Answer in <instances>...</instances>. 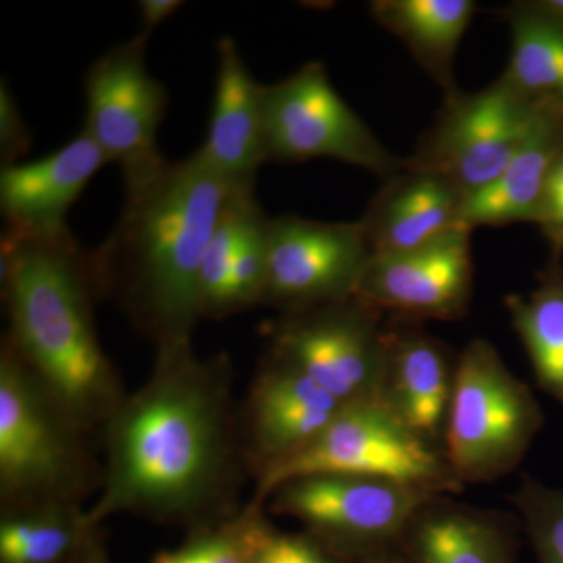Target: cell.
<instances>
[{
	"label": "cell",
	"mask_w": 563,
	"mask_h": 563,
	"mask_svg": "<svg viewBox=\"0 0 563 563\" xmlns=\"http://www.w3.org/2000/svg\"><path fill=\"white\" fill-rule=\"evenodd\" d=\"M239 409L228 354L199 355L192 343L157 347L146 383L99 432L102 481L87 507L90 525L132 515L191 531L239 514L251 477Z\"/></svg>",
	"instance_id": "6da1fadb"
},
{
	"label": "cell",
	"mask_w": 563,
	"mask_h": 563,
	"mask_svg": "<svg viewBox=\"0 0 563 563\" xmlns=\"http://www.w3.org/2000/svg\"><path fill=\"white\" fill-rule=\"evenodd\" d=\"M122 177L120 220L88 252L99 301L117 303L155 350L192 343L203 255L231 188L198 151L184 161L161 155Z\"/></svg>",
	"instance_id": "7a4b0ae2"
},
{
	"label": "cell",
	"mask_w": 563,
	"mask_h": 563,
	"mask_svg": "<svg viewBox=\"0 0 563 563\" xmlns=\"http://www.w3.org/2000/svg\"><path fill=\"white\" fill-rule=\"evenodd\" d=\"M0 288L9 318L2 339L63 407L99 437L128 391L99 340V298L88 252L69 229L49 235L3 231Z\"/></svg>",
	"instance_id": "3957f363"
},
{
	"label": "cell",
	"mask_w": 563,
	"mask_h": 563,
	"mask_svg": "<svg viewBox=\"0 0 563 563\" xmlns=\"http://www.w3.org/2000/svg\"><path fill=\"white\" fill-rule=\"evenodd\" d=\"M102 481L99 437L63 407L5 339L0 346V510L85 506Z\"/></svg>",
	"instance_id": "277c9868"
},
{
	"label": "cell",
	"mask_w": 563,
	"mask_h": 563,
	"mask_svg": "<svg viewBox=\"0 0 563 563\" xmlns=\"http://www.w3.org/2000/svg\"><path fill=\"white\" fill-rule=\"evenodd\" d=\"M531 388L490 342L473 340L457 357L443 454L459 483L490 484L515 472L542 431Z\"/></svg>",
	"instance_id": "5b68a950"
},
{
	"label": "cell",
	"mask_w": 563,
	"mask_h": 563,
	"mask_svg": "<svg viewBox=\"0 0 563 563\" xmlns=\"http://www.w3.org/2000/svg\"><path fill=\"white\" fill-rule=\"evenodd\" d=\"M435 493L395 481L318 473L274 488L263 510L291 518L350 563H391L415 515Z\"/></svg>",
	"instance_id": "8992f818"
},
{
	"label": "cell",
	"mask_w": 563,
	"mask_h": 563,
	"mask_svg": "<svg viewBox=\"0 0 563 563\" xmlns=\"http://www.w3.org/2000/svg\"><path fill=\"white\" fill-rule=\"evenodd\" d=\"M318 473L395 481L443 496L465 488L451 472L442 448L404 424L379 399L346 404L313 443L254 483L246 504L263 509L285 481Z\"/></svg>",
	"instance_id": "52a82bcc"
},
{
	"label": "cell",
	"mask_w": 563,
	"mask_h": 563,
	"mask_svg": "<svg viewBox=\"0 0 563 563\" xmlns=\"http://www.w3.org/2000/svg\"><path fill=\"white\" fill-rule=\"evenodd\" d=\"M263 124L266 162L331 158L385 180L404 168V161L343 101L320 62L307 63L284 80L263 85Z\"/></svg>",
	"instance_id": "ba28073f"
},
{
	"label": "cell",
	"mask_w": 563,
	"mask_h": 563,
	"mask_svg": "<svg viewBox=\"0 0 563 563\" xmlns=\"http://www.w3.org/2000/svg\"><path fill=\"white\" fill-rule=\"evenodd\" d=\"M542 109L503 76L481 91L451 92L404 165L437 174L472 198L506 168Z\"/></svg>",
	"instance_id": "9c48e42d"
},
{
	"label": "cell",
	"mask_w": 563,
	"mask_h": 563,
	"mask_svg": "<svg viewBox=\"0 0 563 563\" xmlns=\"http://www.w3.org/2000/svg\"><path fill=\"white\" fill-rule=\"evenodd\" d=\"M383 318L358 298L279 313L266 329L268 351L343 404L377 399L387 352Z\"/></svg>",
	"instance_id": "30bf717a"
},
{
	"label": "cell",
	"mask_w": 563,
	"mask_h": 563,
	"mask_svg": "<svg viewBox=\"0 0 563 563\" xmlns=\"http://www.w3.org/2000/svg\"><path fill=\"white\" fill-rule=\"evenodd\" d=\"M372 255L361 221L273 218L263 306L288 313L355 298Z\"/></svg>",
	"instance_id": "8fae6325"
},
{
	"label": "cell",
	"mask_w": 563,
	"mask_h": 563,
	"mask_svg": "<svg viewBox=\"0 0 563 563\" xmlns=\"http://www.w3.org/2000/svg\"><path fill=\"white\" fill-rule=\"evenodd\" d=\"M146 47L147 38L141 35L117 44L85 76L87 117L81 131L122 169L162 155L157 139L169 98L147 68Z\"/></svg>",
	"instance_id": "7c38bea8"
},
{
	"label": "cell",
	"mask_w": 563,
	"mask_h": 563,
	"mask_svg": "<svg viewBox=\"0 0 563 563\" xmlns=\"http://www.w3.org/2000/svg\"><path fill=\"white\" fill-rule=\"evenodd\" d=\"M344 406L298 366L266 351L239 409L240 440L251 479L257 483L306 450Z\"/></svg>",
	"instance_id": "4fadbf2b"
},
{
	"label": "cell",
	"mask_w": 563,
	"mask_h": 563,
	"mask_svg": "<svg viewBox=\"0 0 563 563\" xmlns=\"http://www.w3.org/2000/svg\"><path fill=\"white\" fill-rule=\"evenodd\" d=\"M472 229L396 254H373L355 298L379 313L422 321L461 320L473 296Z\"/></svg>",
	"instance_id": "5bb4252c"
},
{
	"label": "cell",
	"mask_w": 563,
	"mask_h": 563,
	"mask_svg": "<svg viewBox=\"0 0 563 563\" xmlns=\"http://www.w3.org/2000/svg\"><path fill=\"white\" fill-rule=\"evenodd\" d=\"M455 365L450 350L420 321L393 318L377 399L412 431L443 450Z\"/></svg>",
	"instance_id": "9a60e30c"
},
{
	"label": "cell",
	"mask_w": 563,
	"mask_h": 563,
	"mask_svg": "<svg viewBox=\"0 0 563 563\" xmlns=\"http://www.w3.org/2000/svg\"><path fill=\"white\" fill-rule=\"evenodd\" d=\"M217 80L206 141L198 152L231 190H255L266 163L263 85L231 36L218 41Z\"/></svg>",
	"instance_id": "2e32d148"
},
{
	"label": "cell",
	"mask_w": 563,
	"mask_h": 563,
	"mask_svg": "<svg viewBox=\"0 0 563 563\" xmlns=\"http://www.w3.org/2000/svg\"><path fill=\"white\" fill-rule=\"evenodd\" d=\"M110 163L84 131L40 161L2 166L0 207L5 231L49 235L66 231V217L92 177Z\"/></svg>",
	"instance_id": "e0dca14e"
},
{
	"label": "cell",
	"mask_w": 563,
	"mask_h": 563,
	"mask_svg": "<svg viewBox=\"0 0 563 563\" xmlns=\"http://www.w3.org/2000/svg\"><path fill=\"white\" fill-rule=\"evenodd\" d=\"M465 203L466 196L451 181L404 165L385 180L358 221L372 254H396L468 228L463 220Z\"/></svg>",
	"instance_id": "ac0fdd59"
},
{
	"label": "cell",
	"mask_w": 563,
	"mask_h": 563,
	"mask_svg": "<svg viewBox=\"0 0 563 563\" xmlns=\"http://www.w3.org/2000/svg\"><path fill=\"white\" fill-rule=\"evenodd\" d=\"M509 517L435 496L415 515L399 559L406 563H517Z\"/></svg>",
	"instance_id": "d6986e66"
},
{
	"label": "cell",
	"mask_w": 563,
	"mask_h": 563,
	"mask_svg": "<svg viewBox=\"0 0 563 563\" xmlns=\"http://www.w3.org/2000/svg\"><path fill=\"white\" fill-rule=\"evenodd\" d=\"M563 147V111L542 109L531 132L501 174L466 199L463 220L481 225H509L539 218L548 179Z\"/></svg>",
	"instance_id": "ffe728a7"
},
{
	"label": "cell",
	"mask_w": 563,
	"mask_h": 563,
	"mask_svg": "<svg viewBox=\"0 0 563 563\" xmlns=\"http://www.w3.org/2000/svg\"><path fill=\"white\" fill-rule=\"evenodd\" d=\"M374 21L406 44L444 96L457 91L454 58L476 3L472 0H376L369 5Z\"/></svg>",
	"instance_id": "44dd1931"
},
{
	"label": "cell",
	"mask_w": 563,
	"mask_h": 563,
	"mask_svg": "<svg viewBox=\"0 0 563 563\" xmlns=\"http://www.w3.org/2000/svg\"><path fill=\"white\" fill-rule=\"evenodd\" d=\"M506 20L512 51L504 79L532 106L563 111V21L537 2L514 3Z\"/></svg>",
	"instance_id": "7402d4cb"
},
{
	"label": "cell",
	"mask_w": 563,
	"mask_h": 563,
	"mask_svg": "<svg viewBox=\"0 0 563 563\" xmlns=\"http://www.w3.org/2000/svg\"><path fill=\"white\" fill-rule=\"evenodd\" d=\"M528 296L507 295V312L531 362L537 387L563 406V265L550 262Z\"/></svg>",
	"instance_id": "603a6c76"
},
{
	"label": "cell",
	"mask_w": 563,
	"mask_h": 563,
	"mask_svg": "<svg viewBox=\"0 0 563 563\" xmlns=\"http://www.w3.org/2000/svg\"><path fill=\"white\" fill-rule=\"evenodd\" d=\"M96 529L77 504L0 510V563H69Z\"/></svg>",
	"instance_id": "cb8c5ba5"
},
{
	"label": "cell",
	"mask_w": 563,
	"mask_h": 563,
	"mask_svg": "<svg viewBox=\"0 0 563 563\" xmlns=\"http://www.w3.org/2000/svg\"><path fill=\"white\" fill-rule=\"evenodd\" d=\"M258 510L263 509L244 504L228 520L187 531L179 547L158 551L147 563H251L252 526Z\"/></svg>",
	"instance_id": "d4e9b609"
},
{
	"label": "cell",
	"mask_w": 563,
	"mask_h": 563,
	"mask_svg": "<svg viewBox=\"0 0 563 563\" xmlns=\"http://www.w3.org/2000/svg\"><path fill=\"white\" fill-rule=\"evenodd\" d=\"M539 563H563V490L525 476L510 495Z\"/></svg>",
	"instance_id": "484cf974"
},
{
	"label": "cell",
	"mask_w": 563,
	"mask_h": 563,
	"mask_svg": "<svg viewBox=\"0 0 563 563\" xmlns=\"http://www.w3.org/2000/svg\"><path fill=\"white\" fill-rule=\"evenodd\" d=\"M251 563H350L309 532L280 531L258 510L252 526Z\"/></svg>",
	"instance_id": "4316f807"
},
{
	"label": "cell",
	"mask_w": 563,
	"mask_h": 563,
	"mask_svg": "<svg viewBox=\"0 0 563 563\" xmlns=\"http://www.w3.org/2000/svg\"><path fill=\"white\" fill-rule=\"evenodd\" d=\"M32 147V135L7 80L0 84V158L2 166L16 165Z\"/></svg>",
	"instance_id": "83f0119b"
},
{
	"label": "cell",
	"mask_w": 563,
	"mask_h": 563,
	"mask_svg": "<svg viewBox=\"0 0 563 563\" xmlns=\"http://www.w3.org/2000/svg\"><path fill=\"white\" fill-rule=\"evenodd\" d=\"M537 225L550 246V262H562L563 255V147L555 158Z\"/></svg>",
	"instance_id": "f1b7e54d"
},
{
	"label": "cell",
	"mask_w": 563,
	"mask_h": 563,
	"mask_svg": "<svg viewBox=\"0 0 563 563\" xmlns=\"http://www.w3.org/2000/svg\"><path fill=\"white\" fill-rule=\"evenodd\" d=\"M184 3L179 0H141L139 2L141 29L139 35L150 40L151 33L169 20Z\"/></svg>",
	"instance_id": "f546056e"
},
{
	"label": "cell",
	"mask_w": 563,
	"mask_h": 563,
	"mask_svg": "<svg viewBox=\"0 0 563 563\" xmlns=\"http://www.w3.org/2000/svg\"><path fill=\"white\" fill-rule=\"evenodd\" d=\"M69 563H111L102 528H98L91 533L90 539Z\"/></svg>",
	"instance_id": "4dcf8cb0"
},
{
	"label": "cell",
	"mask_w": 563,
	"mask_h": 563,
	"mask_svg": "<svg viewBox=\"0 0 563 563\" xmlns=\"http://www.w3.org/2000/svg\"><path fill=\"white\" fill-rule=\"evenodd\" d=\"M537 5L547 13L553 14L558 20L563 21V0H539Z\"/></svg>",
	"instance_id": "1f68e13d"
}]
</instances>
